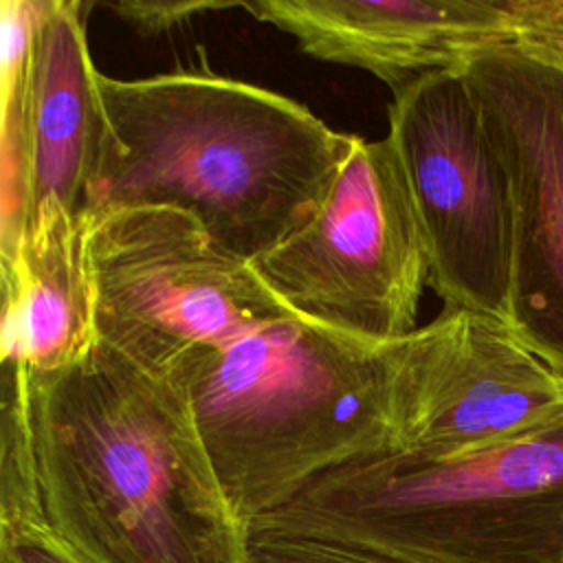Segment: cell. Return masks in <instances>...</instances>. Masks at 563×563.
Returning <instances> with one entry per match:
<instances>
[{"label":"cell","mask_w":563,"mask_h":563,"mask_svg":"<svg viewBox=\"0 0 563 563\" xmlns=\"http://www.w3.org/2000/svg\"><path fill=\"white\" fill-rule=\"evenodd\" d=\"M103 141L84 216L172 207L253 262L323 202L354 134L303 103L211 70L97 73Z\"/></svg>","instance_id":"2"},{"label":"cell","mask_w":563,"mask_h":563,"mask_svg":"<svg viewBox=\"0 0 563 563\" xmlns=\"http://www.w3.org/2000/svg\"><path fill=\"white\" fill-rule=\"evenodd\" d=\"M251 266L297 317L372 343L411 334L429 253L391 139L354 134L317 211Z\"/></svg>","instance_id":"6"},{"label":"cell","mask_w":563,"mask_h":563,"mask_svg":"<svg viewBox=\"0 0 563 563\" xmlns=\"http://www.w3.org/2000/svg\"><path fill=\"white\" fill-rule=\"evenodd\" d=\"M86 9L77 0H40L29 68L31 220L53 207L84 216L97 169L103 110Z\"/></svg>","instance_id":"11"},{"label":"cell","mask_w":563,"mask_h":563,"mask_svg":"<svg viewBox=\"0 0 563 563\" xmlns=\"http://www.w3.org/2000/svg\"><path fill=\"white\" fill-rule=\"evenodd\" d=\"M462 73L510 187V328L563 380V73L512 42Z\"/></svg>","instance_id":"9"},{"label":"cell","mask_w":563,"mask_h":563,"mask_svg":"<svg viewBox=\"0 0 563 563\" xmlns=\"http://www.w3.org/2000/svg\"><path fill=\"white\" fill-rule=\"evenodd\" d=\"M394 365L396 341H363L292 314L227 347H196L167 376L249 526L319 475L396 451Z\"/></svg>","instance_id":"3"},{"label":"cell","mask_w":563,"mask_h":563,"mask_svg":"<svg viewBox=\"0 0 563 563\" xmlns=\"http://www.w3.org/2000/svg\"><path fill=\"white\" fill-rule=\"evenodd\" d=\"M512 44L563 73V0H510Z\"/></svg>","instance_id":"15"},{"label":"cell","mask_w":563,"mask_h":563,"mask_svg":"<svg viewBox=\"0 0 563 563\" xmlns=\"http://www.w3.org/2000/svg\"><path fill=\"white\" fill-rule=\"evenodd\" d=\"M563 411V380L515 330L466 308L396 341V451L449 460L519 438Z\"/></svg>","instance_id":"8"},{"label":"cell","mask_w":563,"mask_h":563,"mask_svg":"<svg viewBox=\"0 0 563 563\" xmlns=\"http://www.w3.org/2000/svg\"><path fill=\"white\" fill-rule=\"evenodd\" d=\"M242 11L292 35L306 55L367 70L391 92L512 42L510 0H257Z\"/></svg>","instance_id":"10"},{"label":"cell","mask_w":563,"mask_h":563,"mask_svg":"<svg viewBox=\"0 0 563 563\" xmlns=\"http://www.w3.org/2000/svg\"><path fill=\"white\" fill-rule=\"evenodd\" d=\"M86 253L97 341L161 376L196 347H227L292 317L251 262L172 207L86 216Z\"/></svg>","instance_id":"5"},{"label":"cell","mask_w":563,"mask_h":563,"mask_svg":"<svg viewBox=\"0 0 563 563\" xmlns=\"http://www.w3.org/2000/svg\"><path fill=\"white\" fill-rule=\"evenodd\" d=\"M0 563H84L48 528L44 515L0 519Z\"/></svg>","instance_id":"17"},{"label":"cell","mask_w":563,"mask_h":563,"mask_svg":"<svg viewBox=\"0 0 563 563\" xmlns=\"http://www.w3.org/2000/svg\"><path fill=\"white\" fill-rule=\"evenodd\" d=\"M40 0L0 2V264L11 260L31 220L29 68Z\"/></svg>","instance_id":"13"},{"label":"cell","mask_w":563,"mask_h":563,"mask_svg":"<svg viewBox=\"0 0 563 563\" xmlns=\"http://www.w3.org/2000/svg\"><path fill=\"white\" fill-rule=\"evenodd\" d=\"M246 563H405L394 556L319 537L246 528Z\"/></svg>","instance_id":"14"},{"label":"cell","mask_w":563,"mask_h":563,"mask_svg":"<svg viewBox=\"0 0 563 563\" xmlns=\"http://www.w3.org/2000/svg\"><path fill=\"white\" fill-rule=\"evenodd\" d=\"M387 136L424 235L429 286L444 308L510 325V187L462 68L394 90Z\"/></svg>","instance_id":"7"},{"label":"cell","mask_w":563,"mask_h":563,"mask_svg":"<svg viewBox=\"0 0 563 563\" xmlns=\"http://www.w3.org/2000/svg\"><path fill=\"white\" fill-rule=\"evenodd\" d=\"M119 20L130 24L141 35L169 33L200 13L242 9V2H218V0H117L106 2Z\"/></svg>","instance_id":"16"},{"label":"cell","mask_w":563,"mask_h":563,"mask_svg":"<svg viewBox=\"0 0 563 563\" xmlns=\"http://www.w3.org/2000/svg\"><path fill=\"white\" fill-rule=\"evenodd\" d=\"M29 416L44 519L79 561L246 563V526L169 376L97 341L29 372Z\"/></svg>","instance_id":"1"},{"label":"cell","mask_w":563,"mask_h":563,"mask_svg":"<svg viewBox=\"0 0 563 563\" xmlns=\"http://www.w3.org/2000/svg\"><path fill=\"white\" fill-rule=\"evenodd\" d=\"M0 271L2 363L55 372L97 343L86 216L62 207L40 211Z\"/></svg>","instance_id":"12"},{"label":"cell","mask_w":563,"mask_h":563,"mask_svg":"<svg viewBox=\"0 0 563 563\" xmlns=\"http://www.w3.org/2000/svg\"><path fill=\"white\" fill-rule=\"evenodd\" d=\"M246 528L405 563H563V411L460 457L385 453L343 464Z\"/></svg>","instance_id":"4"}]
</instances>
